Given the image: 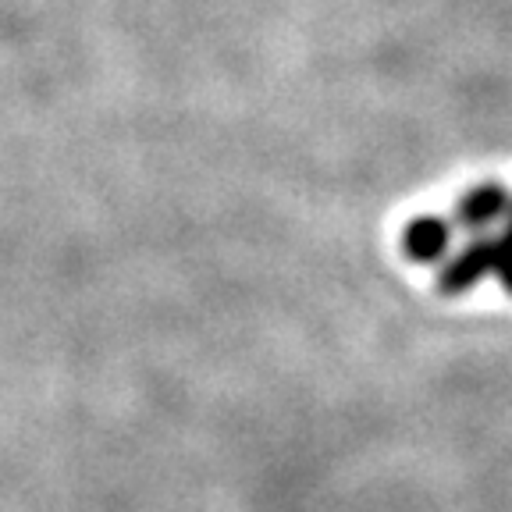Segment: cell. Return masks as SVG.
I'll list each match as a JSON object with an SVG mask.
<instances>
[{
	"label": "cell",
	"mask_w": 512,
	"mask_h": 512,
	"mask_svg": "<svg viewBox=\"0 0 512 512\" xmlns=\"http://www.w3.org/2000/svg\"><path fill=\"white\" fill-rule=\"evenodd\" d=\"M498 264V239L491 235H473L456 256H448L445 267L438 274L441 296H463L470 288H477L488 278Z\"/></svg>",
	"instance_id": "1"
},
{
	"label": "cell",
	"mask_w": 512,
	"mask_h": 512,
	"mask_svg": "<svg viewBox=\"0 0 512 512\" xmlns=\"http://www.w3.org/2000/svg\"><path fill=\"white\" fill-rule=\"evenodd\" d=\"M512 207V196L502 182H480L459 196L456 210H452V224L466 228L473 235H488L495 221H502Z\"/></svg>",
	"instance_id": "2"
},
{
	"label": "cell",
	"mask_w": 512,
	"mask_h": 512,
	"mask_svg": "<svg viewBox=\"0 0 512 512\" xmlns=\"http://www.w3.org/2000/svg\"><path fill=\"white\" fill-rule=\"evenodd\" d=\"M448 246H452V221L448 217L420 214L402 232V253L413 264H438L441 256L448 253Z\"/></svg>",
	"instance_id": "3"
},
{
	"label": "cell",
	"mask_w": 512,
	"mask_h": 512,
	"mask_svg": "<svg viewBox=\"0 0 512 512\" xmlns=\"http://www.w3.org/2000/svg\"><path fill=\"white\" fill-rule=\"evenodd\" d=\"M495 274L502 281V288L512 296V207H509V221H505V232L498 239V264H495Z\"/></svg>",
	"instance_id": "4"
}]
</instances>
